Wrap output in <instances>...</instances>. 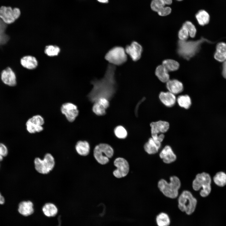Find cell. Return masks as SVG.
<instances>
[{
	"instance_id": "1",
	"label": "cell",
	"mask_w": 226,
	"mask_h": 226,
	"mask_svg": "<svg viewBox=\"0 0 226 226\" xmlns=\"http://www.w3.org/2000/svg\"><path fill=\"white\" fill-rule=\"evenodd\" d=\"M170 182L168 183L162 179L158 182V186L160 191L165 196L171 198H175L178 195V191L181 183L179 178L173 176L170 178Z\"/></svg>"
},
{
	"instance_id": "2",
	"label": "cell",
	"mask_w": 226,
	"mask_h": 226,
	"mask_svg": "<svg viewBox=\"0 0 226 226\" xmlns=\"http://www.w3.org/2000/svg\"><path fill=\"white\" fill-rule=\"evenodd\" d=\"M33 163L35 171L43 175L48 174L52 171L56 163L54 157L50 153H46L42 159L38 157L35 158Z\"/></svg>"
},
{
	"instance_id": "3",
	"label": "cell",
	"mask_w": 226,
	"mask_h": 226,
	"mask_svg": "<svg viewBox=\"0 0 226 226\" xmlns=\"http://www.w3.org/2000/svg\"><path fill=\"white\" fill-rule=\"evenodd\" d=\"M178 207L179 209L188 215L194 212L197 204V200L190 192L184 191L179 196Z\"/></svg>"
},
{
	"instance_id": "4",
	"label": "cell",
	"mask_w": 226,
	"mask_h": 226,
	"mask_svg": "<svg viewBox=\"0 0 226 226\" xmlns=\"http://www.w3.org/2000/svg\"><path fill=\"white\" fill-rule=\"evenodd\" d=\"M211 181L210 176L208 174L205 172L198 174L193 181L192 187L196 191L202 187L200 194L202 197H206L211 191Z\"/></svg>"
},
{
	"instance_id": "5",
	"label": "cell",
	"mask_w": 226,
	"mask_h": 226,
	"mask_svg": "<svg viewBox=\"0 0 226 226\" xmlns=\"http://www.w3.org/2000/svg\"><path fill=\"white\" fill-rule=\"evenodd\" d=\"M105 58L110 64L121 65L127 60V56L125 49L122 47L115 46L106 53Z\"/></svg>"
},
{
	"instance_id": "6",
	"label": "cell",
	"mask_w": 226,
	"mask_h": 226,
	"mask_svg": "<svg viewBox=\"0 0 226 226\" xmlns=\"http://www.w3.org/2000/svg\"><path fill=\"white\" fill-rule=\"evenodd\" d=\"M114 150L109 145L100 143L96 146L94 150V156L96 160L101 164H105L108 162L109 159L113 156Z\"/></svg>"
},
{
	"instance_id": "7",
	"label": "cell",
	"mask_w": 226,
	"mask_h": 226,
	"mask_svg": "<svg viewBox=\"0 0 226 226\" xmlns=\"http://www.w3.org/2000/svg\"><path fill=\"white\" fill-rule=\"evenodd\" d=\"M20 14V10L17 8L13 9L10 7L2 6L0 8V18L7 24L13 23Z\"/></svg>"
},
{
	"instance_id": "8",
	"label": "cell",
	"mask_w": 226,
	"mask_h": 226,
	"mask_svg": "<svg viewBox=\"0 0 226 226\" xmlns=\"http://www.w3.org/2000/svg\"><path fill=\"white\" fill-rule=\"evenodd\" d=\"M44 122V119L41 116L39 115L34 116L26 122L27 130L31 134L40 132L43 130L42 126Z\"/></svg>"
},
{
	"instance_id": "9",
	"label": "cell",
	"mask_w": 226,
	"mask_h": 226,
	"mask_svg": "<svg viewBox=\"0 0 226 226\" xmlns=\"http://www.w3.org/2000/svg\"><path fill=\"white\" fill-rule=\"evenodd\" d=\"M116 169L113 172L114 175L116 178H120L126 176L129 171V165L125 159L119 157L116 159L114 162Z\"/></svg>"
},
{
	"instance_id": "10",
	"label": "cell",
	"mask_w": 226,
	"mask_h": 226,
	"mask_svg": "<svg viewBox=\"0 0 226 226\" xmlns=\"http://www.w3.org/2000/svg\"><path fill=\"white\" fill-rule=\"evenodd\" d=\"M61 111L70 122H73L74 121L79 113L77 106L70 102L63 104L61 107Z\"/></svg>"
},
{
	"instance_id": "11",
	"label": "cell",
	"mask_w": 226,
	"mask_h": 226,
	"mask_svg": "<svg viewBox=\"0 0 226 226\" xmlns=\"http://www.w3.org/2000/svg\"><path fill=\"white\" fill-rule=\"evenodd\" d=\"M125 51L126 54L129 56L132 60L136 62L141 58L143 49L139 43L133 41L130 45L126 46Z\"/></svg>"
},
{
	"instance_id": "12",
	"label": "cell",
	"mask_w": 226,
	"mask_h": 226,
	"mask_svg": "<svg viewBox=\"0 0 226 226\" xmlns=\"http://www.w3.org/2000/svg\"><path fill=\"white\" fill-rule=\"evenodd\" d=\"M109 105L108 100L106 98L101 97L99 98L94 104L92 110L96 115L103 116L105 114V110Z\"/></svg>"
},
{
	"instance_id": "13",
	"label": "cell",
	"mask_w": 226,
	"mask_h": 226,
	"mask_svg": "<svg viewBox=\"0 0 226 226\" xmlns=\"http://www.w3.org/2000/svg\"><path fill=\"white\" fill-rule=\"evenodd\" d=\"M151 135L164 133L168 130L170 125L165 121H159L150 123Z\"/></svg>"
},
{
	"instance_id": "14",
	"label": "cell",
	"mask_w": 226,
	"mask_h": 226,
	"mask_svg": "<svg viewBox=\"0 0 226 226\" xmlns=\"http://www.w3.org/2000/svg\"><path fill=\"white\" fill-rule=\"evenodd\" d=\"M1 78L3 82L10 86H15L17 83L15 75L11 69L8 67L1 73Z\"/></svg>"
},
{
	"instance_id": "15",
	"label": "cell",
	"mask_w": 226,
	"mask_h": 226,
	"mask_svg": "<svg viewBox=\"0 0 226 226\" xmlns=\"http://www.w3.org/2000/svg\"><path fill=\"white\" fill-rule=\"evenodd\" d=\"M159 98L161 102L167 107L174 106L176 101L175 94L169 91L161 92L159 94Z\"/></svg>"
},
{
	"instance_id": "16",
	"label": "cell",
	"mask_w": 226,
	"mask_h": 226,
	"mask_svg": "<svg viewBox=\"0 0 226 226\" xmlns=\"http://www.w3.org/2000/svg\"><path fill=\"white\" fill-rule=\"evenodd\" d=\"M159 156L163 159V162L167 164L173 162L176 158L171 147L169 145L166 146L162 150L159 154Z\"/></svg>"
},
{
	"instance_id": "17",
	"label": "cell",
	"mask_w": 226,
	"mask_h": 226,
	"mask_svg": "<svg viewBox=\"0 0 226 226\" xmlns=\"http://www.w3.org/2000/svg\"><path fill=\"white\" fill-rule=\"evenodd\" d=\"M33 206V204L31 201H23L19 204L18 211L20 214L24 216H29L34 213Z\"/></svg>"
},
{
	"instance_id": "18",
	"label": "cell",
	"mask_w": 226,
	"mask_h": 226,
	"mask_svg": "<svg viewBox=\"0 0 226 226\" xmlns=\"http://www.w3.org/2000/svg\"><path fill=\"white\" fill-rule=\"evenodd\" d=\"M166 87L169 91L174 94L180 93L184 88L182 83L176 79H170L166 83Z\"/></svg>"
},
{
	"instance_id": "19",
	"label": "cell",
	"mask_w": 226,
	"mask_h": 226,
	"mask_svg": "<svg viewBox=\"0 0 226 226\" xmlns=\"http://www.w3.org/2000/svg\"><path fill=\"white\" fill-rule=\"evenodd\" d=\"M161 143L150 138L144 145L145 151L148 154H151L156 153L160 148Z\"/></svg>"
},
{
	"instance_id": "20",
	"label": "cell",
	"mask_w": 226,
	"mask_h": 226,
	"mask_svg": "<svg viewBox=\"0 0 226 226\" xmlns=\"http://www.w3.org/2000/svg\"><path fill=\"white\" fill-rule=\"evenodd\" d=\"M214 56L216 60L219 62H224L226 60V43L221 42L217 44Z\"/></svg>"
},
{
	"instance_id": "21",
	"label": "cell",
	"mask_w": 226,
	"mask_h": 226,
	"mask_svg": "<svg viewBox=\"0 0 226 226\" xmlns=\"http://www.w3.org/2000/svg\"><path fill=\"white\" fill-rule=\"evenodd\" d=\"M75 149L77 153L82 156H86L90 152V147L89 143L86 141H79L77 142Z\"/></svg>"
},
{
	"instance_id": "22",
	"label": "cell",
	"mask_w": 226,
	"mask_h": 226,
	"mask_svg": "<svg viewBox=\"0 0 226 226\" xmlns=\"http://www.w3.org/2000/svg\"><path fill=\"white\" fill-rule=\"evenodd\" d=\"M20 62L24 67L29 69H34L38 65V62L36 58L30 56L23 57L21 59Z\"/></svg>"
},
{
	"instance_id": "23",
	"label": "cell",
	"mask_w": 226,
	"mask_h": 226,
	"mask_svg": "<svg viewBox=\"0 0 226 226\" xmlns=\"http://www.w3.org/2000/svg\"><path fill=\"white\" fill-rule=\"evenodd\" d=\"M155 73L159 79L163 83H166L170 80L169 72L162 65L156 68Z\"/></svg>"
},
{
	"instance_id": "24",
	"label": "cell",
	"mask_w": 226,
	"mask_h": 226,
	"mask_svg": "<svg viewBox=\"0 0 226 226\" xmlns=\"http://www.w3.org/2000/svg\"><path fill=\"white\" fill-rule=\"evenodd\" d=\"M196 19L199 25L204 26L208 24L210 16L208 13L204 10H199L196 14Z\"/></svg>"
},
{
	"instance_id": "25",
	"label": "cell",
	"mask_w": 226,
	"mask_h": 226,
	"mask_svg": "<svg viewBox=\"0 0 226 226\" xmlns=\"http://www.w3.org/2000/svg\"><path fill=\"white\" fill-rule=\"evenodd\" d=\"M42 210L44 214L48 217L55 216L58 212V209L56 206L51 202L45 204L42 207Z\"/></svg>"
},
{
	"instance_id": "26",
	"label": "cell",
	"mask_w": 226,
	"mask_h": 226,
	"mask_svg": "<svg viewBox=\"0 0 226 226\" xmlns=\"http://www.w3.org/2000/svg\"><path fill=\"white\" fill-rule=\"evenodd\" d=\"M156 221L158 226H169L170 223L169 216L164 212L161 213L157 216Z\"/></svg>"
},
{
	"instance_id": "27",
	"label": "cell",
	"mask_w": 226,
	"mask_h": 226,
	"mask_svg": "<svg viewBox=\"0 0 226 226\" xmlns=\"http://www.w3.org/2000/svg\"><path fill=\"white\" fill-rule=\"evenodd\" d=\"M162 65L169 72H172L177 70L180 67L179 63L175 60L168 59L164 60Z\"/></svg>"
},
{
	"instance_id": "28",
	"label": "cell",
	"mask_w": 226,
	"mask_h": 226,
	"mask_svg": "<svg viewBox=\"0 0 226 226\" xmlns=\"http://www.w3.org/2000/svg\"><path fill=\"white\" fill-rule=\"evenodd\" d=\"M176 101L179 106L186 109L190 108L191 104V98L188 95L179 96Z\"/></svg>"
},
{
	"instance_id": "29",
	"label": "cell",
	"mask_w": 226,
	"mask_h": 226,
	"mask_svg": "<svg viewBox=\"0 0 226 226\" xmlns=\"http://www.w3.org/2000/svg\"><path fill=\"white\" fill-rule=\"evenodd\" d=\"M215 184L219 186H223L226 185V174L223 172L217 173L213 177Z\"/></svg>"
},
{
	"instance_id": "30",
	"label": "cell",
	"mask_w": 226,
	"mask_h": 226,
	"mask_svg": "<svg viewBox=\"0 0 226 226\" xmlns=\"http://www.w3.org/2000/svg\"><path fill=\"white\" fill-rule=\"evenodd\" d=\"M182 26L186 29L191 37L193 38L195 36L196 30L195 26L191 22L187 21L183 23Z\"/></svg>"
},
{
	"instance_id": "31",
	"label": "cell",
	"mask_w": 226,
	"mask_h": 226,
	"mask_svg": "<svg viewBox=\"0 0 226 226\" xmlns=\"http://www.w3.org/2000/svg\"><path fill=\"white\" fill-rule=\"evenodd\" d=\"M60 50V48L57 46L49 45L46 46L45 52L47 55L52 56L58 55Z\"/></svg>"
},
{
	"instance_id": "32",
	"label": "cell",
	"mask_w": 226,
	"mask_h": 226,
	"mask_svg": "<svg viewBox=\"0 0 226 226\" xmlns=\"http://www.w3.org/2000/svg\"><path fill=\"white\" fill-rule=\"evenodd\" d=\"M165 5L162 0H152L150 7L152 10L157 13Z\"/></svg>"
},
{
	"instance_id": "33",
	"label": "cell",
	"mask_w": 226,
	"mask_h": 226,
	"mask_svg": "<svg viewBox=\"0 0 226 226\" xmlns=\"http://www.w3.org/2000/svg\"><path fill=\"white\" fill-rule=\"evenodd\" d=\"M114 132L116 136L119 138H125L127 136L126 131L121 126L116 127L114 129Z\"/></svg>"
},
{
	"instance_id": "34",
	"label": "cell",
	"mask_w": 226,
	"mask_h": 226,
	"mask_svg": "<svg viewBox=\"0 0 226 226\" xmlns=\"http://www.w3.org/2000/svg\"><path fill=\"white\" fill-rule=\"evenodd\" d=\"M189 36V33L185 27L182 26L178 32V36L182 41H185L188 38Z\"/></svg>"
},
{
	"instance_id": "35",
	"label": "cell",
	"mask_w": 226,
	"mask_h": 226,
	"mask_svg": "<svg viewBox=\"0 0 226 226\" xmlns=\"http://www.w3.org/2000/svg\"><path fill=\"white\" fill-rule=\"evenodd\" d=\"M171 8L168 6H164L160 10L158 11L157 13L159 15L164 16L168 15L170 14L171 12Z\"/></svg>"
},
{
	"instance_id": "36",
	"label": "cell",
	"mask_w": 226,
	"mask_h": 226,
	"mask_svg": "<svg viewBox=\"0 0 226 226\" xmlns=\"http://www.w3.org/2000/svg\"><path fill=\"white\" fill-rule=\"evenodd\" d=\"M8 153V150L6 146L3 143H0V154L3 157L6 156Z\"/></svg>"
},
{
	"instance_id": "37",
	"label": "cell",
	"mask_w": 226,
	"mask_h": 226,
	"mask_svg": "<svg viewBox=\"0 0 226 226\" xmlns=\"http://www.w3.org/2000/svg\"><path fill=\"white\" fill-rule=\"evenodd\" d=\"M152 135V138L154 140L158 141L161 143L164 137V135L163 133Z\"/></svg>"
},
{
	"instance_id": "38",
	"label": "cell",
	"mask_w": 226,
	"mask_h": 226,
	"mask_svg": "<svg viewBox=\"0 0 226 226\" xmlns=\"http://www.w3.org/2000/svg\"><path fill=\"white\" fill-rule=\"evenodd\" d=\"M222 74L223 77L226 79V60L223 62Z\"/></svg>"
},
{
	"instance_id": "39",
	"label": "cell",
	"mask_w": 226,
	"mask_h": 226,
	"mask_svg": "<svg viewBox=\"0 0 226 226\" xmlns=\"http://www.w3.org/2000/svg\"><path fill=\"white\" fill-rule=\"evenodd\" d=\"M165 5H170L172 3V0H162Z\"/></svg>"
},
{
	"instance_id": "40",
	"label": "cell",
	"mask_w": 226,
	"mask_h": 226,
	"mask_svg": "<svg viewBox=\"0 0 226 226\" xmlns=\"http://www.w3.org/2000/svg\"><path fill=\"white\" fill-rule=\"evenodd\" d=\"M5 202V199L3 196L0 193V204L2 205Z\"/></svg>"
},
{
	"instance_id": "41",
	"label": "cell",
	"mask_w": 226,
	"mask_h": 226,
	"mask_svg": "<svg viewBox=\"0 0 226 226\" xmlns=\"http://www.w3.org/2000/svg\"><path fill=\"white\" fill-rule=\"evenodd\" d=\"M100 3H107L108 2V0H97Z\"/></svg>"
},
{
	"instance_id": "42",
	"label": "cell",
	"mask_w": 226,
	"mask_h": 226,
	"mask_svg": "<svg viewBox=\"0 0 226 226\" xmlns=\"http://www.w3.org/2000/svg\"><path fill=\"white\" fill-rule=\"evenodd\" d=\"M3 156L0 154V161H2L3 160Z\"/></svg>"
},
{
	"instance_id": "43",
	"label": "cell",
	"mask_w": 226,
	"mask_h": 226,
	"mask_svg": "<svg viewBox=\"0 0 226 226\" xmlns=\"http://www.w3.org/2000/svg\"><path fill=\"white\" fill-rule=\"evenodd\" d=\"M177 0V1H182V0Z\"/></svg>"
}]
</instances>
